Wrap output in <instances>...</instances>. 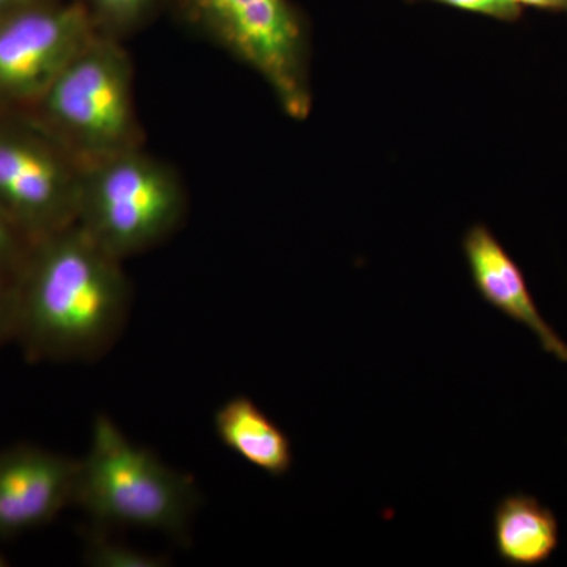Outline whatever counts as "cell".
Here are the masks:
<instances>
[{
	"label": "cell",
	"mask_w": 567,
	"mask_h": 567,
	"mask_svg": "<svg viewBox=\"0 0 567 567\" xmlns=\"http://www.w3.org/2000/svg\"><path fill=\"white\" fill-rule=\"evenodd\" d=\"M128 306L122 260L73 224L33 241L14 276L11 339L33 361L92 360L114 344Z\"/></svg>",
	"instance_id": "1"
},
{
	"label": "cell",
	"mask_w": 567,
	"mask_h": 567,
	"mask_svg": "<svg viewBox=\"0 0 567 567\" xmlns=\"http://www.w3.org/2000/svg\"><path fill=\"white\" fill-rule=\"evenodd\" d=\"M73 505L99 525L178 536L199 505V492L192 476L134 445L111 417L99 415L80 461Z\"/></svg>",
	"instance_id": "2"
},
{
	"label": "cell",
	"mask_w": 567,
	"mask_h": 567,
	"mask_svg": "<svg viewBox=\"0 0 567 567\" xmlns=\"http://www.w3.org/2000/svg\"><path fill=\"white\" fill-rule=\"evenodd\" d=\"M133 65L118 37L93 33L32 114L82 164L140 147Z\"/></svg>",
	"instance_id": "3"
},
{
	"label": "cell",
	"mask_w": 567,
	"mask_h": 567,
	"mask_svg": "<svg viewBox=\"0 0 567 567\" xmlns=\"http://www.w3.org/2000/svg\"><path fill=\"white\" fill-rule=\"evenodd\" d=\"M185 210L177 173L141 147L82 166L76 224L122 262L173 234Z\"/></svg>",
	"instance_id": "4"
},
{
	"label": "cell",
	"mask_w": 567,
	"mask_h": 567,
	"mask_svg": "<svg viewBox=\"0 0 567 567\" xmlns=\"http://www.w3.org/2000/svg\"><path fill=\"white\" fill-rule=\"evenodd\" d=\"M186 20L256 71L295 121L312 107L311 40L292 0H178Z\"/></svg>",
	"instance_id": "5"
},
{
	"label": "cell",
	"mask_w": 567,
	"mask_h": 567,
	"mask_svg": "<svg viewBox=\"0 0 567 567\" xmlns=\"http://www.w3.org/2000/svg\"><path fill=\"white\" fill-rule=\"evenodd\" d=\"M82 164L25 111H0V205L29 240L76 224Z\"/></svg>",
	"instance_id": "6"
},
{
	"label": "cell",
	"mask_w": 567,
	"mask_h": 567,
	"mask_svg": "<svg viewBox=\"0 0 567 567\" xmlns=\"http://www.w3.org/2000/svg\"><path fill=\"white\" fill-rule=\"evenodd\" d=\"M99 31L81 0H50L0 18V111H29Z\"/></svg>",
	"instance_id": "7"
},
{
	"label": "cell",
	"mask_w": 567,
	"mask_h": 567,
	"mask_svg": "<svg viewBox=\"0 0 567 567\" xmlns=\"http://www.w3.org/2000/svg\"><path fill=\"white\" fill-rule=\"evenodd\" d=\"M80 461L43 447L0 451V537L32 532L73 505Z\"/></svg>",
	"instance_id": "8"
},
{
	"label": "cell",
	"mask_w": 567,
	"mask_h": 567,
	"mask_svg": "<svg viewBox=\"0 0 567 567\" xmlns=\"http://www.w3.org/2000/svg\"><path fill=\"white\" fill-rule=\"evenodd\" d=\"M470 275L480 297L539 339L544 352L567 363V344L547 323L529 292L527 279L486 224L470 227L462 240Z\"/></svg>",
	"instance_id": "9"
},
{
	"label": "cell",
	"mask_w": 567,
	"mask_h": 567,
	"mask_svg": "<svg viewBox=\"0 0 567 567\" xmlns=\"http://www.w3.org/2000/svg\"><path fill=\"white\" fill-rule=\"evenodd\" d=\"M215 431L223 445L274 477L293 465L292 442L252 399L235 395L215 413Z\"/></svg>",
	"instance_id": "10"
},
{
	"label": "cell",
	"mask_w": 567,
	"mask_h": 567,
	"mask_svg": "<svg viewBox=\"0 0 567 567\" xmlns=\"http://www.w3.org/2000/svg\"><path fill=\"white\" fill-rule=\"evenodd\" d=\"M494 540L507 566L544 565L559 546L558 518L535 496L507 495L494 511Z\"/></svg>",
	"instance_id": "11"
},
{
	"label": "cell",
	"mask_w": 567,
	"mask_h": 567,
	"mask_svg": "<svg viewBox=\"0 0 567 567\" xmlns=\"http://www.w3.org/2000/svg\"><path fill=\"white\" fill-rule=\"evenodd\" d=\"M100 31L118 37L144 24L162 0H81Z\"/></svg>",
	"instance_id": "12"
},
{
	"label": "cell",
	"mask_w": 567,
	"mask_h": 567,
	"mask_svg": "<svg viewBox=\"0 0 567 567\" xmlns=\"http://www.w3.org/2000/svg\"><path fill=\"white\" fill-rule=\"evenodd\" d=\"M85 563L96 567H162L164 559L112 540L96 529L87 537Z\"/></svg>",
	"instance_id": "13"
},
{
	"label": "cell",
	"mask_w": 567,
	"mask_h": 567,
	"mask_svg": "<svg viewBox=\"0 0 567 567\" xmlns=\"http://www.w3.org/2000/svg\"><path fill=\"white\" fill-rule=\"evenodd\" d=\"M32 244L0 205V275L14 278L31 251Z\"/></svg>",
	"instance_id": "14"
},
{
	"label": "cell",
	"mask_w": 567,
	"mask_h": 567,
	"mask_svg": "<svg viewBox=\"0 0 567 567\" xmlns=\"http://www.w3.org/2000/svg\"><path fill=\"white\" fill-rule=\"evenodd\" d=\"M406 2L440 3V6L453 7V9L505 22L518 21L524 13L516 0H406Z\"/></svg>",
	"instance_id": "15"
},
{
	"label": "cell",
	"mask_w": 567,
	"mask_h": 567,
	"mask_svg": "<svg viewBox=\"0 0 567 567\" xmlns=\"http://www.w3.org/2000/svg\"><path fill=\"white\" fill-rule=\"evenodd\" d=\"M14 278L0 275V344L13 334Z\"/></svg>",
	"instance_id": "16"
},
{
	"label": "cell",
	"mask_w": 567,
	"mask_h": 567,
	"mask_svg": "<svg viewBox=\"0 0 567 567\" xmlns=\"http://www.w3.org/2000/svg\"><path fill=\"white\" fill-rule=\"evenodd\" d=\"M518 6L567 14V0H516Z\"/></svg>",
	"instance_id": "17"
},
{
	"label": "cell",
	"mask_w": 567,
	"mask_h": 567,
	"mask_svg": "<svg viewBox=\"0 0 567 567\" xmlns=\"http://www.w3.org/2000/svg\"><path fill=\"white\" fill-rule=\"evenodd\" d=\"M43 2H50V0H0V18Z\"/></svg>",
	"instance_id": "18"
},
{
	"label": "cell",
	"mask_w": 567,
	"mask_h": 567,
	"mask_svg": "<svg viewBox=\"0 0 567 567\" xmlns=\"http://www.w3.org/2000/svg\"><path fill=\"white\" fill-rule=\"evenodd\" d=\"M9 563H7V558L3 557L2 551H0V567L7 566Z\"/></svg>",
	"instance_id": "19"
}]
</instances>
